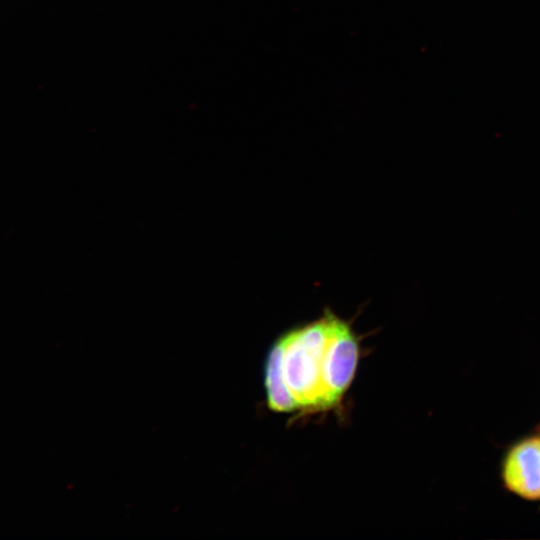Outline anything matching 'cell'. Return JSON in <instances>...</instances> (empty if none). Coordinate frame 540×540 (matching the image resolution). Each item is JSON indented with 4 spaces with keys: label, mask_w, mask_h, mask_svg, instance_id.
Listing matches in <instances>:
<instances>
[{
    "label": "cell",
    "mask_w": 540,
    "mask_h": 540,
    "mask_svg": "<svg viewBox=\"0 0 540 540\" xmlns=\"http://www.w3.org/2000/svg\"><path fill=\"white\" fill-rule=\"evenodd\" d=\"M283 344L278 338L270 347L264 366V385L267 405L278 413H290L299 406L289 391L282 372Z\"/></svg>",
    "instance_id": "obj_4"
},
{
    "label": "cell",
    "mask_w": 540,
    "mask_h": 540,
    "mask_svg": "<svg viewBox=\"0 0 540 540\" xmlns=\"http://www.w3.org/2000/svg\"><path fill=\"white\" fill-rule=\"evenodd\" d=\"M359 342L351 326L330 311L328 338L322 359L326 408L337 405L354 379Z\"/></svg>",
    "instance_id": "obj_2"
},
{
    "label": "cell",
    "mask_w": 540,
    "mask_h": 540,
    "mask_svg": "<svg viewBox=\"0 0 540 540\" xmlns=\"http://www.w3.org/2000/svg\"><path fill=\"white\" fill-rule=\"evenodd\" d=\"M330 311L318 320L288 331L283 344L282 372L299 409H326L322 359L328 338Z\"/></svg>",
    "instance_id": "obj_1"
},
{
    "label": "cell",
    "mask_w": 540,
    "mask_h": 540,
    "mask_svg": "<svg viewBox=\"0 0 540 540\" xmlns=\"http://www.w3.org/2000/svg\"><path fill=\"white\" fill-rule=\"evenodd\" d=\"M505 486L527 500H540V435L526 438L508 452L503 464Z\"/></svg>",
    "instance_id": "obj_3"
}]
</instances>
